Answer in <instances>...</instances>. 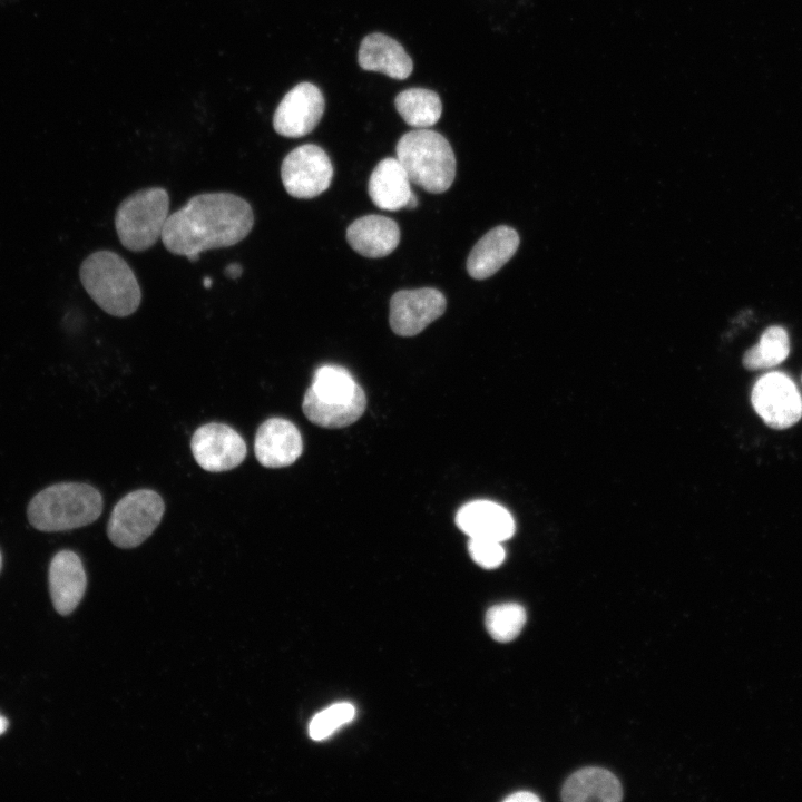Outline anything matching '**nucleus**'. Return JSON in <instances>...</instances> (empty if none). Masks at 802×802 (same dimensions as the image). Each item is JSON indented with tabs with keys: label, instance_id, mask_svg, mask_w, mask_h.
Listing matches in <instances>:
<instances>
[{
	"label": "nucleus",
	"instance_id": "nucleus-3",
	"mask_svg": "<svg viewBox=\"0 0 802 802\" xmlns=\"http://www.w3.org/2000/svg\"><path fill=\"white\" fill-rule=\"evenodd\" d=\"M102 511V498L92 486L60 482L39 491L29 502L30 525L40 531L57 532L94 522Z\"/></svg>",
	"mask_w": 802,
	"mask_h": 802
},
{
	"label": "nucleus",
	"instance_id": "nucleus-10",
	"mask_svg": "<svg viewBox=\"0 0 802 802\" xmlns=\"http://www.w3.org/2000/svg\"><path fill=\"white\" fill-rule=\"evenodd\" d=\"M190 450L196 462L211 472L234 469L243 462L247 452L241 434L217 422L204 424L194 432Z\"/></svg>",
	"mask_w": 802,
	"mask_h": 802
},
{
	"label": "nucleus",
	"instance_id": "nucleus-16",
	"mask_svg": "<svg viewBox=\"0 0 802 802\" xmlns=\"http://www.w3.org/2000/svg\"><path fill=\"white\" fill-rule=\"evenodd\" d=\"M456 524L470 538L505 541L515 532V521L502 506L476 500L463 505L457 512Z\"/></svg>",
	"mask_w": 802,
	"mask_h": 802
},
{
	"label": "nucleus",
	"instance_id": "nucleus-24",
	"mask_svg": "<svg viewBox=\"0 0 802 802\" xmlns=\"http://www.w3.org/2000/svg\"><path fill=\"white\" fill-rule=\"evenodd\" d=\"M354 716L355 708L351 703H335L313 716L309 725V734L312 740L322 741L351 722Z\"/></svg>",
	"mask_w": 802,
	"mask_h": 802
},
{
	"label": "nucleus",
	"instance_id": "nucleus-5",
	"mask_svg": "<svg viewBox=\"0 0 802 802\" xmlns=\"http://www.w3.org/2000/svg\"><path fill=\"white\" fill-rule=\"evenodd\" d=\"M395 153L410 182L422 189L440 194L453 183L456 157L441 134L428 128L408 131L399 139Z\"/></svg>",
	"mask_w": 802,
	"mask_h": 802
},
{
	"label": "nucleus",
	"instance_id": "nucleus-9",
	"mask_svg": "<svg viewBox=\"0 0 802 802\" xmlns=\"http://www.w3.org/2000/svg\"><path fill=\"white\" fill-rule=\"evenodd\" d=\"M751 401L762 420L774 429L790 428L802 417L800 392L784 373L761 376L753 387Z\"/></svg>",
	"mask_w": 802,
	"mask_h": 802
},
{
	"label": "nucleus",
	"instance_id": "nucleus-29",
	"mask_svg": "<svg viewBox=\"0 0 802 802\" xmlns=\"http://www.w3.org/2000/svg\"><path fill=\"white\" fill-rule=\"evenodd\" d=\"M212 285V280L209 277H205L204 280V287L209 288Z\"/></svg>",
	"mask_w": 802,
	"mask_h": 802
},
{
	"label": "nucleus",
	"instance_id": "nucleus-14",
	"mask_svg": "<svg viewBox=\"0 0 802 802\" xmlns=\"http://www.w3.org/2000/svg\"><path fill=\"white\" fill-rule=\"evenodd\" d=\"M410 179L398 158L388 157L379 162L369 178L368 192L371 200L384 211L412 209L418 199Z\"/></svg>",
	"mask_w": 802,
	"mask_h": 802
},
{
	"label": "nucleus",
	"instance_id": "nucleus-2",
	"mask_svg": "<svg viewBox=\"0 0 802 802\" xmlns=\"http://www.w3.org/2000/svg\"><path fill=\"white\" fill-rule=\"evenodd\" d=\"M366 398L352 374L343 366H319L306 390L302 409L305 417L323 428H343L364 412Z\"/></svg>",
	"mask_w": 802,
	"mask_h": 802
},
{
	"label": "nucleus",
	"instance_id": "nucleus-8",
	"mask_svg": "<svg viewBox=\"0 0 802 802\" xmlns=\"http://www.w3.org/2000/svg\"><path fill=\"white\" fill-rule=\"evenodd\" d=\"M332 177L330 157L313 144H305L290 151L281 166L283 186L295 198L319 196L329 188Z\"/></svg>",
	"mask_w": 802,
	"mask_h": 802
},
{
	"label": "nucleus",
	"instance_id": "nucleus-25",
	"mask_svg": "<svg viewBox=\"0 0 802 802\" xmlns=\"http://www.w3.org/2000/svg\"><path fill=\"white\" fill-rule=\"evenodd\" d=\"M468 550L472 560L487 569L499 567L506 557L503 547L495 540L470 538Z\"/></svg>",
	"mask_w": 802,
	"mask_h": 802
},
{
	"label": "nucleus",
	"instance_id": "nucleus-23",
	"mask_svg": "<svg viewBox=\"0 0 802 802\" xmlns=\"http://www.w3.org/2000/svg\"><path fill=\"white\" fill-rule=\"evenodd\" d=\"M527 616L525 608L517 603L498 604L486 613V628L497 642L507 643L521 632Z\"/></svg>",
	"mask_w": 802,
	"mask_h": 802
},
{
	"label": "nucleus",
	"instance_id": "nucleus-7",
	"mask_svg": "<svg viewBox=\"0 0 802 802\" xmlns=\"http://www.w3.org/2000/svg\"><path fill=\"white\" fill-rule=\"evenodd\" d=\"M164 511V500L156 491H131L115 505L107 524L108 538L119 548L137 547L153 534Z\"/></svg>",
	"mask_w": 802,
	"mask_h": 802
},
{
	"label": "nucleus",
	"instance_id": "nucleus-20",
	"mask_svg": "<svg viewBox=\"0 0 802 802\" xmlns=\"http://www.w3.org/2000/svg\"><path fill=\"white\" fill-rule=\"evenodd\" d=\"M623 799L619 780L603 767H584L564 783L561 800L566 802H618Z\"/></svg>",
	"mask_w": 802,
	"mask_h": 802
},
{
	"label": "nucleus",
	"instance_id": "nucleus-1",
	"mask_svg": "<svg viewBox=\"0 0 802 802\" xmlns=\"http://www.w3.org/2000/svg\"><path fill=\"white\" fill-rule=\"evenodd\" d=\"M253 225V209L244 198L231 193H205L193 196L168 216L160 238L168 252L196 262L204 251L239 243Z\"/></svg>",
	"mask_w": 802,
	"mask_h": 802
},
{
	"label": "nucleus",
	"instance_id": "nucleus-18",
	"mask_svg": "<svg viewBox=\"0 0 802 802\" xmlns=\"http://www.w3.org/2000/svg\"><path fill=\"white\" fill-rule=\"evenodd\" d=\"M349 245L365 257H383L392 253L400 242L398 224L382 215H365L346 229Z\"/></svg>",
	"mask_w": 802,
	"mask_h": 802
},
{
	"label": "nucleus",
	"instance_id": "nucleus-30",
	"mask_svg": "<svg viewBox=\"0 0 802 802\" xmlns=\"http://www.w3.org/2000/svg\"><path fill=\"white\" fill-rule=\"evenodd\" d=\"M1 566H2V557H1V552H0V570H1Z\"/></svg>",
	"mask_w": 802,
	"mask_h": 802
},
{
	"label": "nucleus",
	"instance_id": "nucleus-11",
	"mask_svg": "<svg viewBox=\"0 0 802 802\" xmlns=\"http://www.w3.org/2000/svg\"><path fill=\"white\" fill-rule=\"evenodd\" d=\"M446 306V297L437 288L398 291L390 300V326L398 335H417L440 317Z\"/></svg>",
	"mask_w": 802,
	"mask_h": 802
},
{
	"label": "nucleus",
	"instance_id": "nucleus-19",
	"mask_svg": "<svg viewBox=\"0 0 802 802\" xmlns=\"http://www.w3.org/2000/svg\"><path fill=\"white\" fill-rule=\"evenodd\" d=\"M358 61L362 69L379 71L394 79L408 78L413 63L404 48L393 38L375 32L361 41Z\"/></svg>",
	"mask_w": 802,
	"mask_h": 802
},
{
	"label": "nucleus",
	"instance_id": "nucleus-17",
	"mask_svg": "<svg viewBox=\"0 0 802 802\" xmlns=\"http://www.w3.org/2000/svg\"><path fill=\"white\" fill-rule=\"evenodd\" d=\"M519 235L510 226L500 225L486 233L472 247L467 258V271L472 278L485 280L498 272L516 253Z\"/></svg>",
	"mask_w": 802,
	"mask_h": 802
},
{
	"label": "nucleus",
	"instance_id": "nucleus-26",
	"mask_svg": "<svg viewBox=\"0 0 802 802\" xmlns=\"http://www.w3.org/2000/svg\"><path fill=\"white\" fill-rule=\"evenodd\" d=\"M506 802H539L540 798L529 791H518L505 799Z\"/></svg>",
	"mask_w": 802,
	"mask_h": 802
},
{
	"label": "nucleus",
	"instance_id": "nucleus-13",
	"mask_svg": "<svg viewBox=\"0 0 802 802\" xmlns=\"http://www.w3.org/2000/svg\"><path fill=\"white\" fill-rule=\"evenodd\" d=\"M303 441L293 422L283 418H270L257 429L254 452L257 461L266 468H283L302 454Z\"/></svg>",
	"mask_w": 802,
	"mask_h": 802
},
{
	"label": "nucleus",
	"instance_id": "nucleus-27",
	"mask_svg": "<svg viewBox=\"0 0 802 802\" xmlns=\"http://www.w3.org/2000/svg\"><path fill=\"white\" fill-rule=\"evenodd\" d=\"M243 268L238 263H232L226 266L225 274L231 278H237L242 275Z\"/></svg>",
	"mask_w": 802,
	"mask_h": 802
},
{
	"label": "nucleus",
	"instance_id": "nucleus-4",
	"mask_svg": "<svg viewBox=\"0 0 802 802\" xmlns=\"http://www.w3.org/2000/svg\"><path fill=\"white\" fill-rule=\"evenodd\" d=\"M80 282L92 301L106 313L125 317L141 301L139 283L127 262L111 251H97L84 260Z\"/></svg>",
	"mask_w": 802,
	"mask_h": 802
},
{
	"label": "nucleus",
	"instance_id": "nucleus-22",
	"mask_svg": "<svg viewBox=\"0 0 802 802\" xmlns=\"http://www.w3.org/2000/svg\"><path fill=\"white\" fill-rule=\"evenodd\" d=\"M790 352V340L785 329L770 326L761 335L757 344L743 355V365L749 370H761L782 363Z\"/></svg>",
	"mask_w": 802,
	"mask_h": 802
},
{
	"label": "nucleus",
	"instance_id": "nucleus-6",
	"mask_svg": "<svg viewBox=\"0 0 802 802\" xmlns=\"http://www.w3.org/2000/svg\"><path fill=\"white\" fill-rule=\"evenodd\" d=\"M168 211L169 196L162 187L129 195L115 215V228L121 245L133 252L150 248L162 236Z\"/></svg>",
	"mask_w": 802,
	"mask_h": 802
},
{
	"label": "nucleus",
	"instance_id": "nucleus-28",
	"mask_svg": "<svg viewBox=\"0 0 802 802\" xmlns=\"http://www.w3.org/2000/svg\"><path fill=\"white\" fill-rule=\"evenodd\" d=\"M9 726V721L0 714V735H2Z\"/></svg>",
	"mask_w": 802,
	"mask_h": 802
},
{
	"label": "nucleus",
	"instance_id": "nucleus-21",
	"mask_svg": "<svg viewBox=\"0 0 802 802\" xmlns=\"http://www.w3.org/2000/svg\"><path fill=\"white\" fill-rule=\"evenodd\" d=\"M394 106L402 119L418 129L433 126L442 113V102L438 94L426 88L401 91L394 99Z\"/></svg>",
	"mask_w": 802,
	"mask_h": 802
},
{
	"label": "nucleus",
	"instance_id": "nucleus-12",
	"mask_svg": "<svg viewBox=\"0 0 802 802\" xmlns=\"http://www.w3.org/2000/svg\"><path fill=\"white\" fill-rule=\"evenodd\" d=\"M324 107L321 90L311 82H301L293 87L277 106L273 118L274 129L285 137H302L316 127Z\"/></svg>",
	"mask_w": 802,
	"mask_h": 802
},
{
	"label": "nucleus",
	"instance_id": "nucleus-15",
	"mask_svg": "<svg viewBox=\"0 0 802 802\" xmlns=\"http://www.w3.org/2000/svg\"><path fill=\"white\" fill-rule=\"evenodd\" d=\"M87 585V577L78 555L60 550L49 566V590L55 609L68 615L80 603Z\"/></svg>",
	"mask_w": 802,
	"mask_h": 802
}]
</instances>
